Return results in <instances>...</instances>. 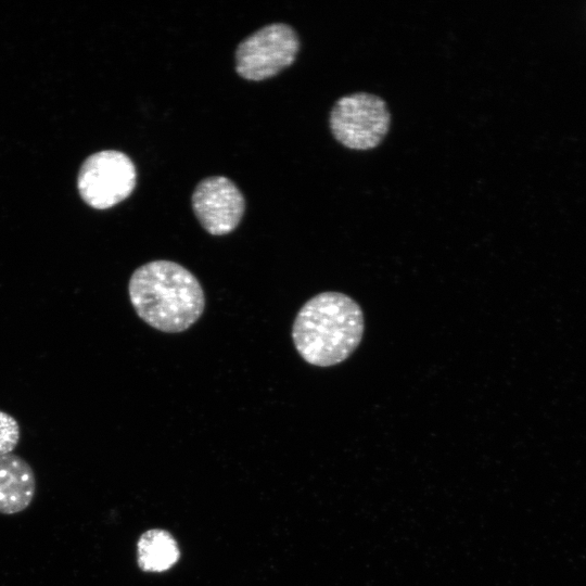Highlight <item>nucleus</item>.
I'll return each instance as SVG.
<instances>
[{
	"label": "nucleus",
	"instance_id": "nucleus-9",
	"mask_svg": "<svg viewBox=\"0 0 586 586\" xmlns=\"http://www.w3.org/2000/svg\"><path fill=\"white\" fill-rule=\"evenodd\" d=\"M21 436L17 420L0 410V455L10 454L17 446Z\"/></svg>",
	"mask_w": 586,
	"mask_h": 586
},
{
	"label": "nucleus",
	"instance_id": "nucleus-1",
	"mask_svg": "<svg viewBox=\"0 0 586 586\" xmlns=\"http://www.w3.org/2000/svg\"><path fill=\"white\" fill-rule=\"evenodd\" d=\"M128 293L137 315L166 333L186 331L205 307L199 280L171 260L158 259L138 267L129 279Z\"/></svg>",
	"mask_w": 586,
	"mask_h": 586
},
{
	"label": "nucleus",
	"instance_id": "nucleus-8",
	"mask_svg": "<svg viewBox=\"0 0 586 586\" xmlns=\"http://www.w3.org/2000/svg\"><path fill=\"white\" fill-rule=\"evenodd\" d=\"M179 555L176 540L163 530H150L138 542V563L143 571H166L177 562Z\"/></svg>",
	"mask_w": 586,
	"mask_h": 586
},
{
	"label": "nucleus",
	"instance_id": "nucleus-4",
	"mask_svg": "<svg viewBox=\"0 0 586 586\" xmlns=\"http://www.w3.org/2000/svg\"><path fill=\"white\" fill-rule=\"evenodd\" d=\"M300 39L295 30L282 23L266 25L246 37L235 51V71L246 80L270 78L295 60Z\"/></svg>",
	"mask_w": 586,
	"mask_h": 586
},
{
	"label": "nucleus",
	"instance_id": "nucleus-3",
	"mask_svg": "<svg viewBox=\"0 0 586 586\" xmlns=\"http://www.w3.org/2000/svg\"><path fill=\"white\" fill-rule=\"evenodd\" d=\"M391 114L386 102L369 92H354L340 98L330 112V129L342 145L370 150L388 131Z\"/></svg>",
	"mask_w": 586,
	"mask_h": 586
},
{
	"label": "nucleus",
	"instance_id": "nucleus-7",
	"mask_svg": "<svg viewBox=\"0 0 586 586\" xmlns=\"http://www.w3.org/2000/svg\"><path fill=\"white\" fill-rule=\"evenodd\" d=\"M36 477L30 464L13 453L0 455V513L15 514L31 504Z\"/></svg>",
	"mask_w": 586,
	"mask_h": 586
},
{
	"label": "nucleus",
	"instance_id": "nucleus-2",
	"mask_svg": "<svg viewBox=\"0 0 586 586\" xmlns=\"http://www.w3.org/2000/svg\"><path fill=\"white\" fill-rule=\"evenodd\" d=\"M365 320L361 307L348 295L323 292L298 310L292 340L308 364L330 367L343 362L361 342Z\"/></svg>",
	"mask_w": 586,
	"mask_h": 586
},
{
	"label": "nucleus",
	"instance_id": "nucleus-6",
	"mask_svg": "<svg viewBox=\"0 0 586 586\" xmlns=\"http://www.w3.org/2000/svg\"><path fill=\"white\" fill-rule=\"evenodd\" d=\"M244 198L224 176L203 179L192 194V208L202 227L213 235L233 231L244 214Z\"/></svg>",
	"mask_w": 586,
	"mask_h": 586
},
{
	"label": "nucleus",
	"instance_id": "nucleus-5",
	"mask_svg": "<svg viewBox=\"0 0 586 586\" xmlns=\"http://www.w3.org/2000/svg\"><path fill=\"white\" fill-rule=\"evenodd\" d=\"M137 173L132 161L114 150L90 155L78 175V190L82 200L93 208H110L135 189Z\"/></svg>",
	"mask_w": 586,
	"mask_h": 586
}]
</instances>
